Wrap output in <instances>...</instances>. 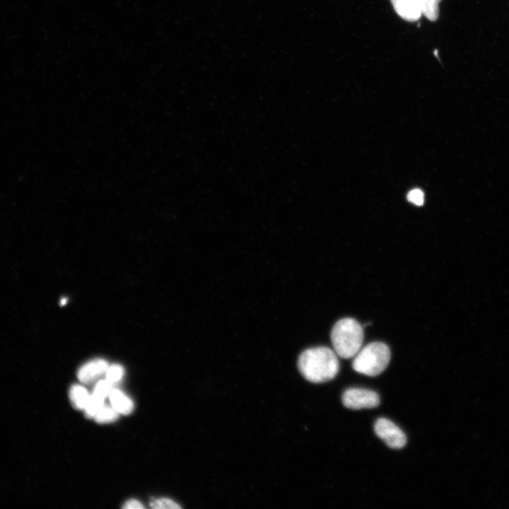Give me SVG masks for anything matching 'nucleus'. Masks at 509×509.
<instances>
[{
	"mask_svg": "<svg viewBox=\"0 0 509 509\" xmlns=\"http://www.w3.org/2000/svg\"><path fill=\"white\" fill-rule=\"evenodd\" d=\"M298 367L307 380L322 383L336 377L339 370V362L334 351L326 346H318L302 352L298 360Z\"/></svg>",
	"mask_w": 509,
	"mask_h": 509,
	"instance_id": "f257e3e1",
	"label": "nucleus"
},
{
	"mask_svg": "<svg viewBox=\"0 0 509 509\" xmlns=\"http://www.w3.org/2000/svg\"><path fill=\"white\" fill-rule=\"evenodd\" d=\"M363 329L353 318L339 320L331 332V341L338 356L350 358L356 355L362 348Z\"/></svg>",
	"mask_w": 509,
	"mask_h": 509,
	"instance_id": "f03ea898",
	"label": "nucleus"
},
{
	"mask_svg": "<svg viewBox=\"0 0 509 509\" xmlns=\"http://www.w3.org/2000/svg\"><path fill=\"white\" fill-rule=\"evenodd\" d=\"M390 361L389 347L382 342H372L356 353L352 367L359 373L374 377L385 370Z\"/></svg>",
	"mask_w": 509,
	"mask_h": 509,
	"instance_id": "7ed1b4c3",
	"label": "nucleus"
},
{
	"mask_svg": "<svg viewBox=\"0 0 509 509\" xmlns=\"http://www.w3.org/2000/svg\"><path fill=\"white\" fill-rule=\"evenodd\" d=\"M342 403L348 409H372L380 404V397L374 391L362 388H349L342 394Z\"/></svg>",
	"mask_w": 509,
	"mask_h": 509,
	"instance_id": "20e7f679",
	"label": "nucleus"
},
{
	"mask_svg": "<svg viewBox=\"0 0 509 509\" xmlns=\"http://www.w3.org/2000/svg\"><path fill=\"white\" fill-rule=\"evenodd\" d=\"M375 434L385 444L392 449H401L406 443L404 433L393 422L385 419H378L374 425Z\"/></svg>",
	"mask_w": 509,
	"mask_h": 509,
	"instance_id": "39448f33",
	"label": "nucleus"
},
{
	"mask_svg": "<svg viewBox=\"0 0 509 509\" xmlns=\"http://www.w3.org/2000/svg\"><path fill=\"white\" fill-rule=\"evenodd\" d=\"M107 362L102 358H97L87 362L78 371V380L86 384L91 383L106 373L108 368Z\"/></svg>",
	"mask_w": 509,
	"mask_h": 509,
	"instance_id": "423d86ee",
	"label": "nucleus"
},
{
	"mask_svg": "<svg viewBox=\"0 0 509 509\" xmlns=\"http://www.w3.org/2000/svg\"><path fill=\"white\" fill-rule=\"evenodd\" d=\"M390 1L395 12L402 19L414 22L421 18L422 13L417 0H390Z\"/></svg>",
	"mask_w": 509,
	"mask_h": 509,
	"instance_id": "0eeeda50",
	"label": "nucleus"
},
{
	"mask_svg": "<svg viewBox=\"0 0 509 509\" xmlns=\"http://www.w3.org/2000/svg\"><path fill=\"white\" fill-rule=\"evenodd\" d=\"M112 406L119 413L124 415L131 413L134 404L131 399L123 392L112 389L109 394Z\"/></svg>",
	"mask_w": 509,
	"mask_h": 509,
	"instance_id": "6e6552de",
	"label": "nucleus"
},
{
	"mask_svg": "<svg viewBox=\"0 0 509 509\" xmlns=\"http://www.w3.org/2000/svg\"><path fill=\"white\" fill-rule=\"evenodd\" d=\"M89 397L90 394L88 391L81 385H74L69 390V398L76 409H84Z\"/></svg>",
	"mask_w": 509,
	"mask_h": 509,
	"instance_id": "1a4fd4ad",
	"label": "nucleus"
},
{
	"mask_svg": "<svg viewBox=\"0 0 509 509\" xmlns=\"http://www.w3.org/2000/svg\"><path fill=\"white\" fill-rule=\"evenodd\" d=\"M421 13L431 21H435L439 16L438 4L441 0H417Z\"/></svg>",
	"mask_w": 509,
	"mask_h": 509,
	"instance_id": "9d476101",
	"label": "nucleus"
},
{
	"mask_svg": "<svg viewBox=\"0 0 509 509\" xmlns=\"http://www.w3.org/2000/svg\"><path fill=\"white\" fill-rule=\"evenodd\" d=\"M105 398L92 393L90 395L88 402L85 409V415L88 417H94L96 413L103 406Z\"/></svg>",
	"mask_w": 509,
	"mask_h": 509,
	"instance_id": "9b49d317",
	"label": "nucleus"
},
{
	"mask_svg": "<svg viewBox=\"0 0 509 509\" xmlns=\"http://www.w3.org/2000/svg\"><path fill=\"white\" fill-rule=\"evenodd\" d=\"M118 416L119 413L113 407L103 405L94 418L97 423H105L115 421Z\"/></svg>",
	"mask_w": 509,
	"mask_h": 509,
	"instance_id": "f8f14e48",
	"label": "nucleus"
},
{
	"mask_svg": "<svg viewBox=\"0 0 509 509\" xmlns=\"http://www.w3.org/2000/svg\"><path fill=\"white\" fill-rule=\"evenodd\" d=\"M124 368L119 364H113L106 371V380L112 385L119 382L124 375Z\"/></svg>",
	"mask_w": 509,
	"mask_h": 509,
	"instance_id": "ddd939ff",
	"label": "nucleus"
},
{
	"mask_svg": "<svg viewBox=\"0 0 509 509\" xmlns=\"http://www.w3.org/2000/svg\"><path fill=\"white\" fill-rule=\"evenodd\" d=\"M150 505L152 508L156 509H178L181 508L177 503L167 498L155 499L151 502Z\"/></svg>",
	"mask_w": 509,
	"mask_h": 509,
	"instance_id": "4468645a",
	"label": "nucleus"
},
{
	"mask_svg": "<svg viewBox=\"0 0 509 509\" xmlns=\"http://www.w3.org/2000/svg\"><path fill=\"white\" fill-rule=\"evenodd\" d=\"M112 389V385L107 380H100L95 385L93 392L103 398H105L106 397L109 396Z\"/></svg>",
	"mask_w": 509,
	"mask_h": 509,
	"instance_id": "2eb2a0df",
	"label": "nucleus"
},
{
	"mask_svg": "<svg viewBox=\"0 0 509 509\" xmlns=\"http://www.w3.org/2000/svg\"><path fill=\"white\" fill-rule=\"evenodd\" d=\"M407 199L415 205L421 206L424 201V195L421 189H414L408 193Z\"/></svg>",
	"mask_w": 509,
	"mask_h": 509,
	"instance_id": "dca6fc26",
	"label": "nucleus"
},
{
	"mask_svg": "<svg viewBox=\"0 0 509 509\" xmlns=\"http://www.w3.org/2000/svg\"><path fill=\"white\" fill-rule=\"evenodd\" d=\"M124 508H144V506L137 500L131 499L126 502L123 506Z\"/></svg>",
	"mask_w": 509,
	"mask_h": 509,
	"instance_id": "f3484780",
	"label": "nucleus"
}]
</instances>
